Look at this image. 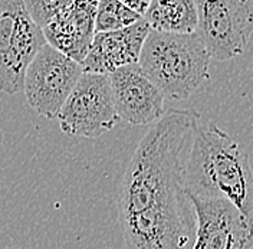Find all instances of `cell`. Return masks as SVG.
Returning <instances> with one entry per match:
<instances>
[{
  "mask_svg": "<svg viewBox=\"0 0 253 249\" xmlns=\"http://www.w3.org/2000/svg\"><path fill=\"white\" fill-rule=\"evenodd\" d=\"M197 29L211 59L243 55L253 33V0H194Z\"/></svg>",
  "mask_w": 253,
  "mask_h": 249,
  "instance_id": "8992f818",
  "label": "cell"
},
{
  "mask_svg": "<svg viewBox=\"0 0 253 249\" xmlns=\"http://www.w3.org/2000/svg\"><path fill=\"white\" fill-rule=\"evenodd\" d=\"M148 32L150 26L142 17L120 31L96 32L91 48L81 63L82 71L110 75L123 66L138 63Z\"/></svg>",
  "mask_w": 253,
  "mask_h": 249,
  "instance_id": "7c38bea8",
  "label": "cell"
},
{
  "mask_svg": "<svg viewBox=\"0 0 253 249\" xmlns=\"http://www.w3.org/2000/svg\"><path fill=\"white\" fill-rule=\"evenodd\" d=\"M200 114L169 109L138 143L118 190V218L187 196L184 169Z\"/></svg>",
  "mask_w": 253,
  "mask_h": 249,
  "instance_id": "6da1fadb",
  "label": "cell"
},
{
  "mask_svg": "<svg viewBox=\"0 0 253 249\" xmlns=\"http://www.w3.org/2000/svg\"><path fill=\"white\" fill-rule=\"evenodd\" d=\"M98 0H74L42 28L49 47L82 63L95 36Z\"/></svg>",
  "mask_w": 253,
  "mask_h": 249,
  "instance_id": "8fae6325",
  "label": "cell"
},
{
  "mask_svg": "<svg viewBox=\"0 0 253 249\" xmlns=\"http://www.w3.org/2000/svg\"><path fill=\"white\" fill-rule=\"evenodd\" d=\"M126 249H190L196 215L189 195L120 219Z\"/></svg>",
  "mask_w": 253,
  "mask_h": 249,
  "instance_id": "277c9868",
  "label": "cell"
},
{
  "mask_svg": "<svg viewBox=\"0 0 253 249\" xmlns=\"http://www.w3.org/2000/svg\"><path fill=\"white\" fill-rule=\"evenodd\" d=\"M196 215V234L190 249H251L253 223L226 199L190 196Z\"/></svg>",
  "mask_w": 253,
  "mask_h": 249,
  "instance_id": "9c48e42d",
  "label": "cell"
},
{
  "mask_svg": "<svg viewBox=\"0 0 253 249\" xmlns=\"http://www.w3.org/2000/svg\"><path fill=\"white\" fill-rule=\"evenodd\" d=\"M61 131L71 137L98 139L118 124L110 77L84 72L58 117Z\"/></svg>",
  "mask_w": 253,
  "mask_h": 249,
  "instance_id": "52a82bcc",
  "label": "cell"
},
{
  "mask_svg": "<svg viewBox=\"0 0 253 249\" xmlns=\"http://www.w3.org/2000/svg\"><path fill=\"white\" fill-rule=\"evenodd\" d=\"M72 1L74 0H23V4L32 20L39 28H43L53 16Z\"/></svg>",
  "mask_w": 253,
  "mask_h": 249,
  "instance_id": "9a60e30c",
  "label": "cell"
},
{
  "mask_svg": "<svg viewBox=\"0 0 253 249\" xmlns=\"http://www.w3.org/2000/svg\"><path fill=\"white\" fill-rule=\"evenodd\" d=\"M45 44L42 28L32 20L23 0H0V93L23 91L25 72Z\"/></svg>",
  "mask_w": 253,
  "mask_h": 249,
  "instance_id": "5b68a950",
  "label": "cell"
},
{
  "mask_svg": "<svg viewBox=\"0 0 253 249\" xmlns=\"http://www.w3.org/2000/svg\"><path fill=\"white\" fill-rule=\"evenodd\" d=\"M142 19L157 32L193 33L197 29L194 0H151Z\"/></svg>",
  "mask_w": 253,
  "mask_h": 249,
  "instance_id": "4fadbf2b",
  "label": "cell"
},
{
  "mask_svg": "<svg viewBox=\"0 0 253 249\" xmlns=\"http://www.w3.org/2000/svg\"><path fill=\"white\" fill-rule=\"evenodd\" d=\"M190 196L226 199L253 223V170L242 144L214 123L197 124L184 169Z\"/></svg>",
  "mask_w": 253,
  "mask_h": 249,
  "instance_id": "7a4b0ae2",
  "label": "cell"
},
{
  "mask_svg": "<svg viewBox=\"0 0 253 249\" xmlns=\"http://www.w3.org/2000/svg\"><path fill=\"white\" fill-rule=\"evenodd\" d=\"M82 74L81 63L45 44L25 72L23 93L28 104L39 115L56 118Z\"/></svg>",
  "mask_w": 253,
  "mask_h": 249,
  "instance_id": "ba28073f",
  "label": "cell"
},
{
  "mask_svg": "<svg viewBox=\"0 0 253 249\" xmlns=\"http://www.w3.org/2000/svg\"><path fill=\"white\" fill-rule=\"evenodd\" d=\"M108 77L120 120L131 125H148L164 115L166 98L138 63L123 66Z\"/></svg>",
  "mask_w": 253,
  "mask_h": 249,
  "instance_id": "30bf717a",
  "label": "cell"
},
{
  "mask_svg": "<svg viewBox=\"0 0 253 249\" xmlns=\"http://www.w3.org/2000/svg\"><path fill=\"white\" fill-rule=\"evenodd\" d=\"M141 16L128 9L118 0H98L95 15V33L96 32L120 31L138 22Z\"/></svg>",
  "mask_w": 253,
  "mask_h": 249,
  "instance_id": "5bb4252c",
  "label": "cell"
},
{
  "mask_svg": "<svg viewBox=\"0 0 253 249\" xmlns=\"http://www.w3.org/2000/svg\"><path fill=\"white\" fill-rule=\"evenodd\" d=\"M118 1H121L123 4H126L128 9L134 10L137 15H140L142 17L144 13L147 12L151 0H118Z\"/></svg>",
  "mask_w": 253,
  "mask_h": 249,
  "instance_id": "2e32d148",
  "label": "cell"
},
{
  "mask_svg": "<svg viewBox=\"0 0 253 249\" xmlns=\"http://www.w3.org/2000/svg\"><path fill=\"white\" fill-rule=\"evenodd\" d=\"M210 55L200 36L150 29L138 65L144 74L171 101H184L209 79Z\"/></svg>",
  "mask_w": 253,
  "mask_h": 249,
  "instance_id": "3957f363",
  "label": "cell"
}]
</instances>
